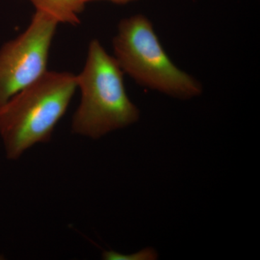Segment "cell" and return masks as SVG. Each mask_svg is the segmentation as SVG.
Segmentation results:
<instances>
[{
	"label": "cell",
	"mask_w": 260,
	"mask_h": 260,
	"mask_svg": "<svg viewBox=\"0 0 260 260\" xmlns=\"http://www.w3.org/2000/svg\"><path fill=\"white\" fill-rule=\"evenodd\" d=\"M78 88L76 75L47 71L0 109V137L8 159L50 141Z\"/></svg>",
	"instance_id": "obj_1"
},
{
	"label": "cell",
	"mask_w": 260,
	"mask_h": 260,
	"mask_svg": "<svg viewBox=\"0 0 260 260\" xmlns=\"http://www.w3.org/2000/svg\"><path fill=\"white\" fill-rule=\"evenodd\" d=\"M76 78L81 99L72 119L73 133L97 140L138 121L140 111L126 93L122 70L97 39L89 44Z\"/></svg>",
	"instance_id": "obj_2"
},
{
	"label": "cell",
	"mask_w": 260,
	"mask_h": 260,
	"mask_svg": "<svg viewBox=\"0 0 260 260\" xmlns=\"http://www.w3.org/2000/svg\"><path fill=\"white\" fill-rule=\"evenodd\" d=\"M113 47L114 57L123 73L142 86L182 100L203 93L201 83L179 69L168 56L145 15L121 20Z\"/></svg>",
	"instance_id": "obj_3"
},
{
	"label": "cell",
	"mask_w": 260,
	"mask_h": 260,
	"mask_svg": "<svg viewBox=\"0 0 260 260\" xmlns=\"http://www.w3.org/2000/svg\"><path fill=\"white\" fill-rule=\"evenodd\" d=\"M57 25L37 10L26 30L0 49V109L47 71Z\"/></svg>",
	"instance_id": "obj_4"
},
{
	"label": "cell",
	"mask_w": 260,
	"mask_h": 260,
	"mask_svg": "<svg viewBox=\"0 0 260 260\" xmlns=\"http://www.w3.org/2000/svg\"><path fill=\"white\" fill-rule=\"evenodd\" d=\"M37 11L42 12L58 23L78 25L79 14L83 11L84 0H30Z\"/></svg>",
	"instance_id": "obj_5"
},
{
	"label": "cell",
	"mask_w": 260,
	"mask_h": 260,
	"mask_svg": "<svg viewBox=\"0 0 260 260\" xmlns=\"http://www.w3.org/2000/svg\"><path fill=\"white\" fill-rule=\"evenodd\" d=\"M103 259L106 260H155L158 259L157 251L152 247H146L131 254H122L117 251H104Z\"/></svg>",
	"instance_id": "obj_6"
},
{
	"label": "cell",
	"mask_w": 260,
	"mask_h": 260,
	"mask_svg": "<svg viewBox=\"0 0 260 260\" xmlns=\"http://www.w3.org/2000/svg\"><path fill=\"white\" fill-rule=\"evenodd\" d=\"M90 1H95V0H84L85 3ZM108 1L112 2V3H116V4H126V3L135 1V0H108Z\"/></svg>",
	"instance_id": "obj_7"
},
{
	"label": "cell",
	"mask_w": 260,
	"mask_h": 260,
	"mask_svg": "<svg viewBox=\"0 0 260 260\" xmlns=\"http://www.w3.org/2000/svg\"><path fill=\"white\" fill-rule=\"evenodd\" d=\"M1 259H4V257H3V256H2L1 254H0V260Z\"/></svg>",
	"instance_id": "obj_8"
}]
</instances>
